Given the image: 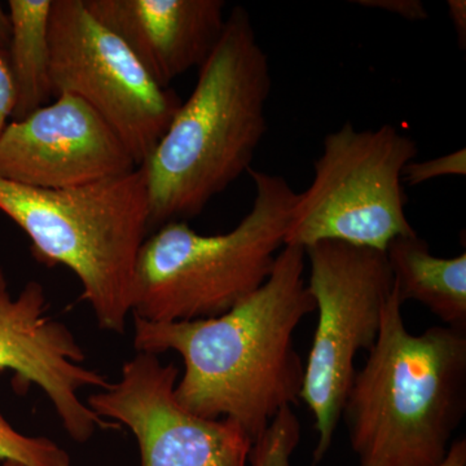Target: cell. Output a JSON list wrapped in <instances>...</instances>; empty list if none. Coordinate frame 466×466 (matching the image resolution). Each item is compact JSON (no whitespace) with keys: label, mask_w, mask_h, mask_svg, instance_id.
I'll use <instances>...</instances> for the list:
<instances>
[{"label":"cell","mask_w":466,"mask_h":466,"mask_svg":"<svg viewBox=\"0 0 466 466\" xmlns=\"http://www.w3.org/2000/svg\"><path fill=\"white\" fill-rule=\"evenodd\" d=\"M52 0H9L11 41L7 58L16 95L12 121L47 106L52 95L50 16Z\"/></svg>","instance_id":"5bb4252c"},{"label":"cell","mask_w":466,"mask_h":466,"mask_svg":"<svg viewBox=\"0 0 466 466\" xmlns=\"http://www.w3.org/2000/svg\"><path fill=\"white\" fill-rule=\"evenodd\" d=\"M180 372L158 355L137 352L116 382L88 397L100 419L133 433L142 466H248L253 441L228 419L195 415L177 400Z\"/></svg>","instance_id":"9c48e42d"},{"label":"cell","mask_w":466,"mask_h":466,"mask_svg":"<svg viewBox=\"0 0 466 466\" xmlns=\"http://www.w3.org/2000/svg\"><path fill=\"white\" fill-rule=\"evenodd\" d=\"M466 174V150H455L426 161H412L404 167L403 182L408 186H420L441 177H464Z\"/></svg>","instance_id":"e0dca14e"},{"label":"cell","mask_w":466,"mask_h":466,"mask_svg":"<svg viewBox=\"0 0 466 466\" xmlns=\"http://www.w3.org/2000/svg\"><path fill=\"white\" fill-rule=\"evenodd\" d=\"M395 287L341 420L357 466H438L466 412V330L410 333Z\"/></svg>","instance_id":"3957f363"},{"label":"cell","mask_w":466,"mask_h":466,"mask_svg":"<svg viewBox=\"0 0 466 466\" xmlns=\"http://www.w3.org/2000/svg\"><path fill=\"white\" fill-rule=\"evenodd\" d=\"M0 466H25L23 464H18V462L15 461H2V465Z\"/></svg>","instance_id":"603a6c76"},{"label":"cell","mask_w":466,"mask_h":466,"mask_svg":"<svg viewBox=\"0 0 466 466\" xmlns=\"http://www.w3.org/2000/svg\"><path fill=\"white\" fill-rule=\"evenodd\" d=\"M16 95H15L14 81L9 70L7 52L0 51V134L12 119Z\"/></svg>","instance_id":"d6986e66"},{"label":"cell","mask_w":466,"mask_h":466,"mask_svg":"<svg viewBox=\"0 0 466 466\" xmlns=\"http://www.w3.org/2000/svg\"><path fill=\"white\" fill-rule=\"evenodd\" d=\"M305 271V249L285 245L266 283L226 314L177 323L134 318V348L177 352V401L204 419L232 420L254 441L300 400L305 363L294 333L315 312Z\"/></svg>","instance_id":"6da1fadb"},{"label":"cell","mask_w":466,"mask_h":466,"mask_svg":"<svg viewBox=\"0 0 466 466\" xmlns=\"http://www.w3.org/2000/svg\"><path fill=\"white\" fill-rule=\"evenodd\" d=\"M417 155L415 140L394 126L357 130L345 122L324 137L314 177L297 193L285 245L339 241L385 251L394 238L416 235L406 216L403 170Z\"/></svg>","instance_id":"8992f818"},{"label":"cell","mask_w":466,"mask_h":466,"mask_svg":"<svg viewBox=\"0 0 466 466\" xmlns=\"http://www.w3.org/2000/svg\"><path fill=\"white\" fill-rule=\"evenodd\" d=\"M51 87L91 106L142 167L173 121L182 100L161 87L85 0H52Z\"/></svg>","instance_id":"ba28073f"},{"label":"cell","mask_w":466,"mask_h":466,"mask_svg":"<svg viewBox=\"0 0 466 466\" xmlns=\"http://www.w3.org/2000/svg\"><path fill=\"white\" fill-rule=\"evenodd\" d=\"M401 303H421L446 327L466 330V253L441 258L416 235L394 238L385 250Z\"/></svg>","instance_id":"4fadbf2b"},{"label":"cell","mask_w":466,"mask_h":466,"mask_svg":"<svg viewBox=\"0 0 466 466\" xmlns=\"http://www.w3.org/2000/svg\"><path fill=\"white\" fill-rule=\"evenodd\" d=\"M11 41V21L8 12L5 11L0 3V51L7 52Z\"/></svg>","instance_id":"7402d4cb"},{"label":"cell","mask_w":466,"mask_h":466,"mask_svg":"<svg viewBox=\"0 0 466 466\" xmlns=\"http://www.w3.org/2000/svg\"><path fill=\"white\" fill-rule=\"evenodd\" d=\"M309 290L318 324L305 364L300 400L314 417L312 462L329 452L354 380L359 352H370L381 329L382 311L394 288L385 251L321 241L305 249Z\"/></svg>","instance_id":"52a82bcc"},{"label":"cell","mask_w":466,"mask_h":466,"mask_svg":"<svg viewBox=\"0 0 466 466\" xmlns=\"http://www.w3.org/2000/svg\"><path fill=\"white\" fill-rule=\"evenodd\" d=\"M0 211L29 238L34 258L66 267L78 278L100 329L125 332L133 317L137 257L150 233L142 168L66 189L0 177Z\"/></svg>","instance_id":"277c9868"},{"label":"cell","mask_w":466,"mask_h":466,"mask_svg":"<svg viewBox=\"0 0 466 466\" xmlns=\"http://www.w3.org/2000/svg\"><path fill=\"white\" fill-rule=\"evenodd\" d=\"M359 7L380 9L407 21L428 20L429 14L421 0H354Z\"/></svg>","instance_id":"ac0fdd59"},{"label":"cell","mask_w":466,"mask_h":466,"mask_svg":"<svg viewBox=\"0 0 466 466\" xmlns=\"http://www.w3.org/2000/svg\"><path fill=\"white\" fill-rule=\"evenodd\" d=\"M137 168L110 126L73 95H58L0 134V177L21 186L76 188Z\"/></svg>","instance_id":"8fae6325"},{"label":"cell","mask_w":466,"mask_h":466,"mask_svg":"<svg viewBox=\"0 0 466 466\" xmlns=\"http://www.w3.org/2000/svg\"><path fill=\"white\" fill-rule=\"evenodd\" d=\"M268 55L241 5L227 15L216 47L198 67L167 133L142 168L149 231L200 216L213 198L250 170L268 130Z\"/></svg>","instance_id":"7a4b0ae2"},{"label":"cell","mask_w":466,"mask_h":466,"mask_svg":"<svg viewBox=\"0 0 466 466\" xmlns=\"http://www.w3.org/2000/svg\"><path fill=\"white\" fill-rule=\"evenodd\" d=\"M248 174L256 195L231 231L202 235L177 220L148 235L135 269L133 318H217L266 283L284 248L297 193L281 175L253 168Z\"/></svg>","instance_id":"5b68a950"},{"label":"cell","mask_w":466,"mask_h":466,"mask_svg":"<svg viewBox=\"0 0 466 466\" xmlns=\"http://www.w3.org/2000/svg\"><path fill=\"white\" fill-rule=\"evenodd\" d=\"M300 441V422L293 408H284L253 441L249 466H291Z\"/></svg>","instance_id":"2e32d148"},{"label":"cell","mask_w":466,"mask_h":466,"mask_svg":"<svg viewBox=\"0 0 466 466\" xmlns=\"http://www.w3.org/2000/svg\"><path fill=\"white\" fill-rule=\"evenodd\" d=\"M438 466H466L465 438H459L451 443L449 453Z\"/></svg>","instance_id":"44dd1931"},{"label":"cell","mask_w":466,"mask_h":466,"mask_svg":"<svg viewBox=\"0 0 466 466\" xmlns=\"http://www.w3.org/2000/svg\"><path fill=\"white\" fill-rule=\"evenodd\" d=\"M85 5L165 88L204 64L227 20L225 0H85Z\"/></svg>","instance_id":"7c38bea8"},{"label":"cell","mask_w":466,"mask_h":466,"mask_svg":"<svg viewBox=\"0 0 466 466\" xmlns=\"http://www.w3.org/2000/svg\"><path fill=\"white\" fill-rule=\"evenodd\" d=\"M85 350L66 324L50 315L45 287L29 281L16 297L0 267V372L14 373L15 389H41L64 431L86 443L97 431L121 429L100 419L82 400L84 389L108 386V379L85 366Z\"/></svg>","instance_id":"30bf717a"},{"label":"cell","mask_w":466,"mask_h":466,"mask_svg":"<svg viewBox=\"0 0 466 466\" xmlns=\"http://www.w3.org/2000/svg\"><path fill=\"white\" fill-rule=\"evenodd\" d=\"M0 460L25 466H72L69 453L47 437L18 431L0 412Z\"/></svg>","instance_id":"9a60e30c"},{"label":"cell","mask_w":466,"mask_h":466,"mask_svg":"<svg viewBox=\"0 0 466 466\" xmlns=\"http://www.w3.org/2000/svg\"><path fill=\"white\" fill-rule=\"evenodd\" d=\"M449 16L458 35L459 47L465 50L466 47V2L465 0H449L447 2Z\"/></svg>","instance_id":"ffe728a7"}]
</instances>
